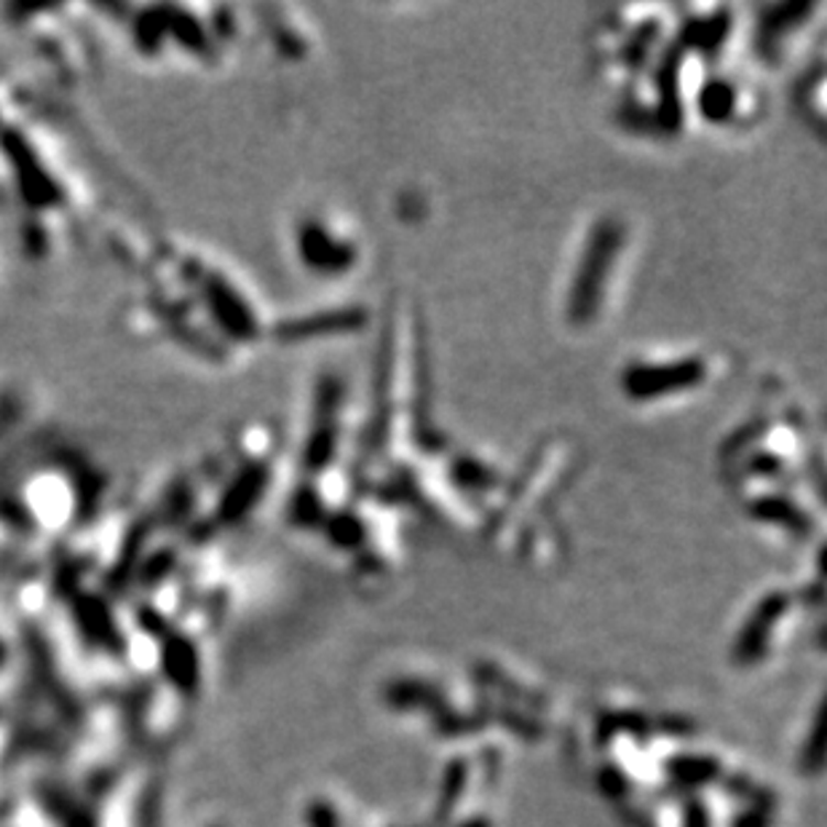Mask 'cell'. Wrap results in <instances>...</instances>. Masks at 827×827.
<instances>
[{"mask_svg": "<svg viewBox=\"0 0 827 827\" xmlns=\"http://www.w3.org/2000/svg\"><path fill=\"white\" fill-rule=\"evenodd\" d=\"M686 827H710V819H707L705 806H696V804H694L692 808H688Z\"/></svg>", "mask_w": 827, "mask_h": 827, "instance_id": "12", "label": "cell"}, {"mask_svg": "<svg viewBox=\"0 0 827 827\" xmlns=\"http://www.w3.org/2000/svg\"><path fill=\"white\" fill-rule=\"evenodd\" d=\"M73 616H76L78 630L84 632V638L89 640V643L110 651V654H121L123 635L118 632L113 616H110L108 606H105L102 600H97V597L91 595L76 597V602H73Z\"/></svg>", "mask_w": 827, "mask_h": 827, "instance_id": "7", "label": "cell"}, {"mask_svg": "<svg viewBox=\"0 0 827 827\" xmlns=\"http://www.w3.org/2000/svg\"><path fill=\"white\" fill-rule=\"evenodd\" d=\"M3 662H6V649H3V643H0V667H3Z\"/></svg>", "mask_w": 827, "mask_h": 827, "instance_id": "15", "label": "cell"}, {"mask_svg": "<svg viewBox=\"0 0 827 827\" xmlns=\"http://www.w3.org/2000/svg\"><path fill=\"white\" fill-rule=\"evenodd\" d=\"M624 241L627 231L619 220L597 222L595 231L589 233L568 292V316L576 325H587L589 319H595L597 311L606 303L611 273L624 250Z\"/></svg>", "mask_w": 827, "mask_h": 827, "instance_id": "1", "label": "cell"}, {"mask_svg": "<svg viewBox=\"0 0 827 827\" xmlns=\"http://www.w3.org/2000/svg\"><path fill=\"white\" fill-rule=\"evenodd\" d=\"M308 823L311 827H338V817L333 814V808H327L325 804H316L311 806Z\"/></svg>", "mask_w": 827, "mask_h": 827, "instance_id": "11", "label": "cell"}, {"mask_svg": "<svg viewBox=\"0 0 827 827\" xmlns=\"http://www.w3.org/2000/svg\"><path fill=\"white\" fill-rule=\"evenodd\" d=\"M737 827H766V812H752V814H744L742 819H739Z\"/></svg>", "mask_w": 827, "mask_h": 827, "instance_id": "13", "label": "cell"}, {"mask_svg": "<svg viewBox=\"0 0 827 827\" xmlns=\"http://www.w3.org/2000/svg\"><path fill=\"white\" fill-rule=\"evenodd\" d=\"M297 254H301V263L319 276H340L359 263L357 241L322 217H311L301 226Z\"/></svg>", "mask_w": 827, "mask_h": 827, "instance_id": "3", "label": "cell"}, {"mask_svg": "<svg viewBox=\"0 0 827 827\" xmlns=\"http://www.w3.org/2000/svg\"><path fill=\"white\" fill-rule=\"evenodd\" d=\"M787 606L790 602L785 595H771L755 608L750 624L744 627V632L739 635V643H737L739 662H755V659L766 651L771 630H774L776 621L782 619V613L787 611Z\"/></svg>", "mask_w": 827, "mask_h": 827, "instance_id": "8", "label": "cell"}, {"mask_svg": "<svg viewBox=\"0 0 827 827\" xmlns=\"http://www.w3.org/2000/svg\"><path fill=\"white\" fill-rule=\"evenodd\" d=\"M710 378V364L701 357L683 359H651V362H632L621 372V389L632 402H654L681 396L686 391L699 389Z\"/></svg>", "mask_w": 827, "mask_h": 827, "instance_id": "2", "label": "cell"}, {"mask_svg": "<svg viewBox=\"0 0 827 827\" xmlns=\"http://www.w3.org/2000/svg\"><path fill=\"white\" fill-rule=\"evenodd\" d=\"M39 798L43 808H46V812L52 814L62 827H97L95 817H91V814L86 812V808L80 806L73 795H67L62 787L41 785Z\"/></svg>", "mask_w": 827, "mask_h": 827, "instance_id": "9", "label": "cell"}, {"mask_svg": "<svg viewBox=\"0 0 827 827\" xmlns=\"http://www.w3.org/2000/svg\"><path fill=\"white\" fill-rule=\"evenodd\" d=\"M11 808H14V804H11V801H0V823H3V819L9 817Z\"/></svg>", "mask_w": 827, "mask_h": 827, "instance_id": "14", "label": "cell"}, {"mask_svg": "<svg viewBox=\"0 0 827 827\" xmlns=\"http://www.w3.org/2000/svg\"><path fill=\"white\" fill-rule=\"evenodd\" d=\"M670 774L673 780L681 782V785H705L718 776V763L710 761V758H699V755H683L670 761Z\"/></svg>", "mask_w": 827, "mask_h": 827, "instance_id": "10", "label": "cell"}, {"mask_svg": "<svg viewBox=\"0 0 827 827\" xmlns=\"http://www.w3.org/2000/svg\"><path fill=\"white\" fill-rule=\"evenodd\" d=\"M161 667H164V675L170 677V683L179 694L193 696L198 692L202 664H198V654L188 638L174 635L172 630L161 638Z\"/></svg>", "mask_w": 827, "mask_h": 827, "instance_id": "6", "label": "cell"}, {"mask_svg": "<svg viewBox=\"0 0 827 827\" xmlns=\"http://www.w3.org/2000/svg\"><path fill=\"white\" fill-rule=\"evenodd\" d=\"M744 105H748V91L739 89L737 80L729 76L707 78L696 91V113L715 127L737 121L744 113Z\"/></svg>", "mask_w": 827, "mask_h": 827, "instance_id": "4", "label": "cell"}, {"mask_svg": "<svg viewBox=\"0 0 827 827\" xmlns=\"http://www.w3.org/2000/svg\"><path fill=\"white\" fill-rule=\"evenodd\" d=\"M370 316L364 308L359 306H346V308H329L319 311V314H308L303 319L290 322L282 329L284 338L290 340H308V338H325V335H348L359 333L367 327Z\"/></svg>", "mask_w": 827, "mask_h": 827, "instance_id": "5", "label": "cell"}]
</instances>
